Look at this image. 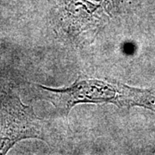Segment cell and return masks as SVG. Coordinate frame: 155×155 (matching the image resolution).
Here are the masks:
<instances>
[{
    "mask_svg": "<svg viewBox=\"0 0 155 155\" xmlns=\"http://www.w3.org/2000/svg\"><path fill=\"white\" fill-rule=\"evenodd\" d=\"M2 123L0 128V154L7 152L23 139L45 140V122L35 115L33 108L24 105L17 95H0Z\"/></svg>",
    "mask_w": 155,
    "mask_h": 155,
    "instance_id": "cell-1",
    "label": "cell"
},
{
    "mask_svg": "<svg viewBox=\"0 0 155 155\" xmlns=\"http://www.w3.org/2000/svg\"><path fill=\"white\" fill-rule=\"evenodd\" d=\"M118 82H104L98 79L78 78L71 86L54 89L37 84V87L46 92L45 98L50 101L61 116H67L72 107L78 104H116L118 95Z\"/></svg>",
    "mask_w": 155,
    "mask_h": 155,
    "instance_id": "cell-2",
    "label": "cell"
}]
</instances>
